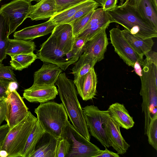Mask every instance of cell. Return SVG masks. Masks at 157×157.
Instances as JSON below:
<instances>
[{"label":"cell","instance_id":"484cf974","mask_svg":"<svg viewBox=\"0 0 157 157\" xmlns=\"http://www.w3.org/2000/svg\"><path fill=\"white\" fill-rule=\"evenodd\" d=\"M136 7L146 20L157 29V9L151 0H141Z\"/></svg>","mask_w":157,"mask_h":157},{"label":"cell","instance_id":"f6af8a7d","mask_svg":"<svg viewBox=\"0 0 157 157\" xmlns=\"http://www.w3.org/2000/svg\"><path fill=\"white\" fill-rule=\"evenodd\" d=\"M141 66L138 62H136L134 64L133 68L135 73L140 77L141 75L142 69Z\"/></svg>","mask_w":157,"mask_h":157},{"label":"cell","instance_id":"836d02e7","mask_svg":"<svg viewBox=\"0 0 157 157\" xmlns=\"http://www.w3.org/2000/svg\"><path fill=\"white\" fill-rule=\"evenodd\" d=\"M87 0H55L57 8V13Z\"/></svg>","mask_w":157,"mask_h":157},{"label":"cell","instance_id":"f907efd6","mask_svg":"<svg viewBox=\"0 0 157 157\" xmlns=\"http://www.w3.org/2000/svg\"><path fill=\"white\" fill-rule=\"evenodd\" d=\"M1 144H2V143H1ZM1 144H0V147H1Z\"/></svg>","mask_w":157,"mask_h":157},{"label":"cell","instance_id":"d6986e66","mask_svg":"<svg viewBox=\"0 0 157 157\" xmlns=\"http://www.w3.org/2000/svg\"><path fill=\"white\" fill-rule=\"evenodd\" d=\"M57 13L55 0H41L32 5L28 18L32 21L43 20L49 19Z\"/></svg>","mask_w":157,"mask_h":157},{"label":"cell","instance_id":"ac0fdd59","mask_svg":"<svg viewBox=\"0 0 157 157\" xmlns=\"http://www.w3.org/2000/svg\"><path fill=\"white\" fill-rule=\"evenodd\" d=\"M56 25L48 20L44 23L25 28L15 32V38L24 40H32L52 33Z\"/></svg>","mask_w":157,"mask_h":157},{"label":"cell","instance_id":"2e32d148","mask_svg":"<svg viewBox=\"0 0 157 157\" xmlns=\"http://www.w3.org/2000/svg\"><path fill=\"white\" fill-rule=\"evenodd\" d=\"M62 71V70L57 65L44 62L41 67L34 73L33 85L54 86Z\"/></svg>","mask_w":157,"mask_h":157},{"label":"cell","instance_id":"603a6c76","mask_svg":"<svg viewBox=\"0 0 157 157\" xmlns=\"http://www.w3.org/2000/svg\"><path fill=\"white\" fill-rule=\"evenodd\" d=\"M36 45L31 40L10 39L8 40L6 49L7 55L12 56L21 53H29L33 52Z\"/></svg>","mask_w":157,"mask_h":157},{"label":"cell","instance_id":"ba28073f","mask_svg":"<svg viewBox=\"0 0 157 157\" xmlns=\"http://www.w3.org/2000/svg\"><path fill=\"white\" fill-rule=\"evenodd\" d=\"M36 55L38 58L44 62L56 64L63 71L76 62L79 57L71 51L65 53L58 46L51 35L41 44Z\"/></svg>","mask_w":157,"mask_h":157},{"label":"cell","instance_id":"44dd1931","mask_svg":"<svg viewBox=\"0 0 157 157\" xmlns=\"http://www.w3.org/2000/svg\"><path fill=\"white\" fill-rule=\"evenodd\" d=\"M110 118L120 127L126 129L133 127V118L123 104L116 102L110 105L108 109Z\"/></svg>","mask_w":157,"mask_h":157},{"label":"cell","instance_id":"bcb514c9","mask_svg":"<svg viewBox=\"0 0 157 157\" xmlns=\"http://www.w3.org/2000/svg\"><path fill=\"white\" fill-rule=\"evenodd\" d=\"M7 152L4 150H0V157H7L8 156Z\"/></svg>","mask_w":157,"mask_h":157},{"label":"cell","instance_id":"c3c4849f","mask_svg":"<svg viewBox=\"0 0 157 157\" xmlns=\"http://www.w3.org/2000/svg\"><path fill=\"white\" fill-rule=\"evenodd\" d=\"M96 2L98 3L101 6L104 0H94Z\"/></svg>","mask_w":157,"mask_h":157},{"label":"cell","instance_id":"d6a6232c","mask_svg":"<svg viewBox=\"0 0 157 157\" xmlns=\"http://www.w3.org/2000/svg\"><path fill=\"white\" fill-rule=\"evenodd\" d=\"M70 147L69 143L65 139L61 138L58 140L55 157H66L69 152Z\"/></svg>","mask_w":157,"mask_h":157},{"label":"cell","instance_id":"83f0119b","mask_svg":"<svg viewBox=\"0 0 157 157\" xmlns=\"http://www.w3.org/2000/svg\"><path fill=\"white\" fill-rule=\"evenodd\" d=\"M11 57L10 64L13 69L19 71L28 67L38 58L33 52L19 54Z\"/></svg>","mask_w":157,"mask_h":157},{"label":"cell","instance_id":"816d5d0a","mask_svg":"<svg viewBox=\"0 0 157 157\" xmlns=\"http://www.w3.org/2000/svg\"><path fill=\"white\" fill-rule=\"evenodd\" d=\"M2 0H0V2L2 1Z\"/></svg>","mask_w":157,"mask_h":157},{"label":"cell","instance_id":"d590c367","mask_svg":"<svg viewBox=\"0 0 157 157\" xmlns=\"http://www.w3.org/2000/svg\"><path fill=\"white\" fill-rule=\"evenodd\" d=\"M11 66H5L0 63V78L17 82Z\"/></svg>","mask_w":157,"mask_h":157},{"label":"cell","instance_id":"f5cc1de1","mask_svg":"<svg viewBox=\"0 0 157 157\" xmlns=\"http://www.w3.org/2000/svg\"></svg>","mask_w":157,"mask_h":157},{"label":"cell","instance_id":"ffe728a7","mask_svg":"<svg viewBox=\"0 0 157 157\" xmlns=\"http://www.w3.org/2000/svg\"><path fill=\"white\" fill-rule=\"evenodd\" d=\"M58 140L45 132L37 143L30 157H55Z\"/></svg>","mask_w":157,"mask_h":157},{"label":"cell","instance_id":"7c38bea8","mask_svg":"<svg viewBox=\"0 0 157 157\" xmlns=\"http://www.w3.org/2000/svg\"><path fill=\"white\" fill-rule=\"evenodd\" d=\"M109 25L105 26L90 38L85 44L83 52L95 57L98 62L103 59L109 44L106 30Z\"/></svg>","mask_w":157,"mask_h":157},{"label":"cell","instance_id":"4fadbf2b","mask_svg":"<svg viewBox=\"0 0 157 157\" xmlns=\"http://www.w3.org/2000/svg\"><path fill=\"white\" fill-rule=\"evenodd\" d=\"M77 92L83 101L95 98L97 94V78L94 67L85 75L73 81Z\"/></svg>","mask_w":157,"mask_h":157},{"label":"cell","instance_id":"d4e9b609","mask_svg":"<svg viewBox=\"0 0 157 157\" xmlns=\"http://www.w3.org/2000/svg\"><path fill=\"white\" fill-rule=\"evenodd\" d=\"M44 132L37 120L27 139L21 157H30L37 143Z\"/></svg>","mask_w":157,"mask_h":157},{"label":"cell","instance_id":"277c9868","mask_svg":"<svg viewBox=\"0 0 157 157\" xmlns=\"http://www.w3.org/2000/svg\"><path fill=\"white\" fill-rule=\"evenodd\" d=\"M38 121L45 132L58 140L61 139L63 127L68 120V116L62 103L48 101L40 103L35 109Z\"/></svg>","mask_w":157,"mask_h":157},{"label":"cell","instance_id":"b9f144b4","mask_svg":"<svg viewBox=\"0 0 157 157\" xmlns=\"http://www.w3.org/2000/svg\"><path fill=\"white\" fill-rule=\"evenodd\" d=\"M145 56L146 58L150 61L152 63L157 65V53L151 50L146 53Z\"/></svg>","mask_w":157,"mask_h":157},{"label":"cell","instance_id":"f35d334b","mask_svg":"<svg viewBox=\"0 0 157 157\" xmlns=\"http://www.w3.org/2000/svg\"><path fill=\"white\" fill-rule=\"evenodd\" d=\"M6 112V105L5 99L0 100V126L5 120Z\"/></svg>","mask_w":157,"mask_h":157},{"label":"cell","instance_id":"ee69618b","mask_svg":"<svg viewBox=\"0 0 157 157\" xmlns=\"http://www.w3.org/2000/svg\"><path fill=\"white\" fill-rule=\"evenodd\" d=\"M18 87V83L15 82L11 81L9 84L8 90L9 93L16 90Z\"/></svg>","mask_w":157,"mask_h":157},{"label":"cell","instance_id":"74e56055","mask_svg":"<svg viewBox=\"0 0 157 157\" xmlns=\"http://www.w3.org/2000/svg\"><path fill=\"white\" fill-rule=\"evenodd\" d=\"M117 2L118 0H104L101 8L105 11L111 10L116 7Z\"/></svg>","mask_w":157,"mask_h":157},{"label":"cell","instance_id":"9a60e30c","mask_svg":"<svg viewBox=\"0 0 157 157\" xmlns=\"http://www.w3.org/2000/svg\"><path fill=\"white\" fill-rule=\"evenodd\" d=\"M103 127L111 146L118 154L123 155L130 145L125 140L120 130V126L110 117L104 124Z\"/></svg>","mask_w":157,"mask_h":157},{"label":"cell","instance_id":"7402d4cb","mask_svg":"<svg viewBox=\"0 0 157 157\" xmlns=\"http://www.w3.org/2000/svg\"><path fill=\"white\" fill-rule=\"evenodd\" d=\"M121 31L126 40L140 56H143L146 53L151 50L154 44L152 38L143 39L134 36L125 29Z\"/></svg>","mask_w":157,"mask_h":157},{"label":"cell","instance_id":"f546056e","mask_svg":"<svg viewBox=\"0 0 157 157\" xmlns=\"http://www.w3.org/2000/svg\"><path fill=\"white\" fill-rule=\"evenodd\" d=\"M94 10L91 11L86 15L70 23L72 26L73 34L75 37L87 25Z\"/></svg>","mask_w":157,"mask_h":157},{"label":"cell","instance_id":"5b68a950","mask_svg":"<svg viewBox=\"0 0 157 157\" xmlns=\"http://www.w3.org/2000/svg\"><path fill=\"white\" fill-rule=\"evenodd\" d=\"M37 121V117L28 111L22 120L10 129L1 144L0 150L8 153L7 157H19L29 135Z\"/></svg>","mask_w":157,"mask_h":157},{"label":"cell","instance_id":"cb8c5ba5","mask_svg":"<svg viewBox=\"0 0 157 157\" xmlns=\"http://www.w3.org/2000/svg\"><path fill=\"white\" fill-rule=\"evenodd\" d=\"M96 58L92 55L83 53L79 57L72 69L74 79L88 72L98 62Z\"/></svg>","mask_w":157,"mask_h":157},{"label":"cell","instance_id":"7a4b0ae2","mask_svg":"<svg viewBox=\"0 0 157 157\" xmlns=\"http://www.w3.org/2000/svg\"><path fill=\"white\" fill-rule=\"evenodd\" d=\"M106 12L111 23L120 24L136 36L143 39L157 37V29L146 20L136 7L121 5Z\"/></svg>","mask_w":157,"mask_h":157},{"label":"cell","instance_id":"8d00e7d4","mask_svg":"<svg viewBox=\"0 0 157 157\" xmlns=\"http://www.w3.org/2000/svg\"><path fill=\"white\" fill-rule=\"evenodd\" d=\"M11 81L0 78V100L5 99L7 97L9 93L8 86Z\"/></svg>","mask_w":157,"mask_h":157},{"label":"cell","instance_id":"e0dca14e","mask_svg":"<svg viewBox=\"0 0 157 157\" xmlns=\"http://www.w3.org/2000/svg\"><path fill=\"white\" fill-rule=\"evenodd\" d=\"M51 33V35L62 51L65 53L71 51L75 37L71 24L65 23L57 25Z\"/></svg>","mask_w":157,"mask_h":157},{"label":"cell","instance_id":"1f68e13d","mask_svg":"<svg viewBox=\"0 0 157 157\" xmlns=\"http://www.w3.org/2000/svg\"><path fill=\"white\" fill-rule=\"evenodd\" d=\"M100 6V5L95 0H94L90 3L78 10L75 14L66 23L70 24L74 21L83 17L91 11L97 9Z\"/></svg>","mask_w":157,"mask_h":157},{"label":"cell","instance_id":"681fc988","mask_svg":"<svg viewBox=\"0 0 157 157\" xmlns=\"http://www.w3.org/2000/svg\"><path fill=\"white\" fill-rule=\"evenodd\" d=\"M30 2H31L33 1H35L37 2H38L39 1H40V0H29Z\"/></svg>","mask_w":157,"mask_h":157},{"label":"cell","instance_id":"f1b7e54d","mask_svg":"<svg viewBox=\"0 0 157 157\" xmlns=\"http://www.w3.org/2000/svg\"><path fill=\"white\" fill-rule=\"evenodd\" d=\"M9 23L7 19L0 14V63L6 57V49L9 39Z\"/></svg>","mask_w":157,"mask_h":157},{"label":"cell","instance_id":"8992f818","mask_svg":"<svg viewBox=\"0 0 157 157\" xmlns=\"http://www.w3.org/2000/svg\"><path fill=\"white\" fill-rule=\"evenodd\" d=\"M61 138L66 139L70 145L66 157H95L101 151L80 134L69 121L63 128Z\"/></svg>","mask_w":157,"mask_h":157},{"label":"cell","instance_id":"7dc6e473","mask_svg":"<svg viewBox=\"0 0 157 157\" xmlns=\"http://www.w3.org/2000/svg\"><path fill=\"white\" fill-rule=\"evenodd\" d=\"M155 7L157 9V0H151Z\"/></svg>","mask_w":157,"mask_h":157},{"label":"cell","instance_id":"52a82bcc","mask_svg":"<svg viewBox=\"0 0 157 157\" xmlns=\"http://www.w3.org/2000/svg\"><path fill=\"white\" fill-rule=\"evenodd\" d=\"M82 109L90 135L105 147L111 146L103 127L105 122L110 117L108 110H101L94 105H87Z\"/></svg>","mask_w":157,"mask_h":157},{"label":"cell","instance_id":"ab89813d","mask_svg":"<svg viewBox=\"0 0 157 157\" xmlns=\"http://www.w3.org/2000/svg\"><path fill=\"white\" fill-rule=\"evenodd\" d=\"M105 148V150H101V152L96 155L95 157H119L120 156L117 153L109 150L106 147Z\"/></svg>","mask_w":157,"mask_h":157},{"label":"cell","instance_id":"3957f363","mask_svg":"<svg viewBox=\"0 0 157 157\" xmlns=\"http://www.w3.org/2000/svg\"><path fill=\"white\" fill-rule=\"evenodd\" d=\"M141 88L140 94L142 98V112L144 116L145 135L151 120L157 117V80L155 78L152 63L145 59L142 63Z\"/></svg>","mask_w":157,"mask_h":157},{"label":"cell","instance_id":"6da1fadb","mask_svg":"<svg viewBox=\"0 0 157 157\" xmlns=\"http://www.w3.org/2000/svg\"><path fill=\"white\" fill-rule=\"evenodd\" d=\"M55 83L58 87L60 99L72 125L80 134L90 141V134L73 81L67 78L65 73L62 72Z\"/></svg>","mask_w":157,"mask_h":157},{"label":"cell","instance_id":"8fae6325","mask_svg":"<svg viewBox=\"0 0 157 157\" xmlns=\"http://www.w3.org/2000/svg\"><path fill=\"white\" fill-rule=\"evenodd\" d=\"M5 101L6 112L5 120L11 129L26 117L28 108L16 90L9 93Z\"/></svg>","mask_w":157,"mask_h":157},{"label":"cell","instance_id":"60d3db41","mask_svg":"<svg viewBox=\"0 0 157 157\" xmlns=\"http://www.w3.org/2000/svg\"><path fill=\"white\" fill-rule=\"evenodd\" d=\"M10 129L7 124L0 126V144L5 140Z\"/></svg>","mask_w":157,"mask_h":157},{"label":"cell","instance_id":"7bdbcfd3","mask_svg":"<svg viewBox=\"0 0 157 157\" xmlns=\"http://www.w3.org/2000/svg\"><path fill=\"white\" fill-rule=\"evenodd\" d=\"M141 0H126L121 5H126L137 7Z\"/></svg>","mask_w":157,"mask_h":157},{"label":"cell","instance_id":"5bb4252c","mask_svg":"<svg viewBox=\"0 0 157 157\" xmlns=\"http://www.w3.org/2000/svg\"><path fill=\"white\" fill-rule=\"evenodd\" d=\"M58 94V90L55 85H33L24 90L23 98L30 102L42 103L54 99Z\"/></svg>","mask_w":157,"mask_h":157},{"label":"cell","instance_id":"9c48e42d","mask_svg":"<svg viewBox=\"0 0 157 157\" xmlns=\"http://www.w3.org/2000/svg\"><path fill=\"white\" fill-rule=\"evenodd\" d=\"M31 6L29 0H13L1 6L0 14L8 21L9 36L28 18Z\"/></svg>","mask_w":157,"mask_h":157},{"label":"cell","instance_id":"4316f807","mask_svg":"<svg viewBox=\"0 0 157 157\" xmlns=\"http://www.w3.org/2000/svg\"><path fill=\"white\" fill-rule=\"evenodd\" d=\"M94 0H88L60 12L52 17L49 20L56 25L65 23L71 19L76 12L83 7L88 5Z\"/></svg>","mask_w":157,"mask_h":157},{"label":"cell","instance_id":"30bf717a","mask_svg":"<svg viewBox=\"0 0 157 157\" xmlns=\"http://www.w3.org/2000/svg\"><path fill=\"white\" fill-rule=\"evenodd\" d=\"M111 43L115 52L128 66L134 67L138 62L141 66L143 56L139 54L124 36L122 31L118 28H114L109 31Z\"/></svg>","mask_w":157,"mask_h":157},{"label":"cell","instance_id":"4dcf8cb0","mask_svg":"<svg viewBox=\"0 0 157 157\" xmlns=\"http://www.w3.org/2000/svg\"><path fill=\"white\" fill-rule=\"evenodd\" d=\"M149 144L157 150V117L152 119L146 133Z\"/></svg>","mask_w":157,"mask_h":157},{"label":"cell","instance_id":"e575fe53","mask_svg":"<svg viewBox=\"0 0 157 157\" xmlns=\"http://www.w3.org/2000/svg\"><path fill=\"white\" fill-rule=\"evenodd\" d=\"M88 39L86 37H75V40L71 52L74 54L80 57L83 52V48Z\"/></svg>","mask_w":157,"mask_h":157}]
</instances>
